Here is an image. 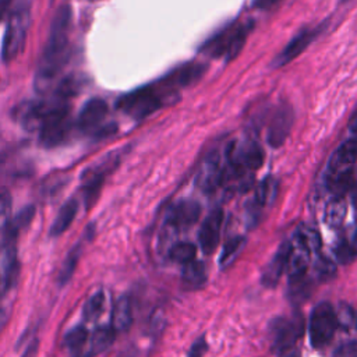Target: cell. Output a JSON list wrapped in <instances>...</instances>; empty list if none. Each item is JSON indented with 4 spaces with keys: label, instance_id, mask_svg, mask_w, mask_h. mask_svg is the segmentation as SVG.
I'll list each match as a JSON object with an SVG mask.
<instances>
[{
    "label": "cell",
    "instance_id": "39",
    "mask_svg": "<svg viewBox=\"0 0 357 357\" xmlns=\"http://www.w3.org/2000/svg\"><path fill=\"white\" fill-rule=\"evenodd\" d=\"M8 6H10V0H0V21L6 15V13L8 10Z\"/></svg>",
    "mask_w": 357,
    "mask_h": 357
},
{
    "label": "cell",
    "instance_id": "38",
    "mask_svg": "<svg viewBox=\"0 0 357 357\" xmlns=\"http://www.w3.org/2000/svg\"><path fill=\"white\" fill-rule=\"evenodd\" d=\"M349 130L353 132V134H357V106L356 109L353 110L351 116H350V120H349Z\"/></svg>",
    "mask_w": 357,
    "mask_h": 357
},
{
    "label": "cell",
    "instance_id": "11",
    "mask_svg": "<svg viewBox=\"0 0 357 357\" xmlns=\"http://www.w3.org/2000/svg\"><path fill=\"white\" fill-rule=\"evenodd\" d=\"M222 225H223V211L220 208L211 211L208 216L204 219L198 231V240L205 254H212L216 250L220 238Z\"/></svg>",
    "mask_w": 357,
    "mask_h": 357
},
{
    "label": "cell",
    "instance_id": "44",
    "mask_svg": "<svg viewBox=\"0 0 357 357\" xmlns=\"http://www.w3.org/2000/svg\"><path fill=\"white\" fill-rule=\"evenodd\" d=\"M354 324H356V326H357V317H356V321H354Z\"/></svg>",
    "mask_w": 357,
    "mask_h": 357
},
{
    "label": "cell",
    "instance_id": "21",
    "mask_svg": "<svg viewBox=\"0 0 357 357\" xmlns=\"http://www.w3.org/2000/svg\"><path fill=\"white\" fill-rule=\"evenodd\" d=\"M116 331L112 326L98 328L89 337V353L92 356L106 351L114 342Z\"/></svg>",
    "mask_w": 357,
    "mask_h": 357
},
{
    "label": "cell",
    "instance_id": "16",
    "mask_svg": "<svg viewBox=\"0 0 357 357\" xmlns=\"http://www.w3.org/2000/svg\"><path fill=\"white\" fill-rule=\"evenodd\" d=\"M201 213V206L194 201H181L167 213V223L174 229H187L192 226Z\"/></svg>",
    "mask_w": 357,
    "mask_h": 357
},
{
    "label": "cell",
    "instance_id": "41",
    "mask_svg": "<svg viewBox=\"0 0 357 357\" xmlns=\"http://www.w3.org/2000/svg\"><path fill=\"white\" fill-rule=\"evenodd\" d=\"M351 198H353V205L357 208V185L351 190Z\"/></svg>",
    "mask_w": 357,
    "mask_h": 357
},
{
    "label": "cell",
    "instance_id": "14",
    "mask_svg": "<svg viewBox=\"0 0 357 357\" xmlns=\"http://www.w3.org/2000/svg\"><path fill=\"white\" fill-rule=\"evenodd\" d=\"M107 114V103L103 99L99 98H92L85 105L78 113L77 119V127L82 131H91V130H98L100 123Z\"/></svg>",
    "mask_w": 357,
    "mask_h": 357
},
{
    "label": "cell",
    "instance_id": "35",
    "mask_svg": "<svg viewBox=\"0 0 357 357\" xmlns=\"http://www.w3.org/2000/svg\"><path fill=\"white\" fill-rule=\"evenodd\" d=\"M206 350H208V343H206L205 337L202 336V337H199L198 340L194 342V344L191 346L187 357H202Z\"/></svg>",
    "mask_w": 357,
    "mask_h": 357
},
{
    "label": "cell",
    "instance_id": "5",
    "mask_svg": "<svg viewBox=\"0 0 357 357\" xmlns=\"http://www.w3.org/2000/svg\"><path fill=\"white\" fill-rule=\"evenodd\" d=\"M337 325L336 311L328 301L315 305L308 322V336L311 346L314 349H321L328 344L332 340Z\"/></svg>",
    "mask_w": 357,
    "mask_h": 357
},
{
    "label": "cell",
    "instance_id": "37",
    "mask_svg": "<svg viewBox=\"0 0 357 357\" xmlns=\"http://www.w3.org/2000/svg\"><path fill=\"white\" fill-rule=\"evenodd\" d=\"M38 347H39V342H38V340L31 342V343L26 346V349L24 350V353H22L21 357H35L36 353H38Z\"/></svg>",
    "mask_w": 357,
    "mask_h": 357
},
{
    "label": "cell",
    "instance_id": "34",
    "mask_svg": "<svg viewBox=\"0 0 357 357\" xmlns=\"http://www.w3.org/2000/svg\"><path fill=\"white\" fill-rule=\"evenodd\" d=\"M333 357H357V342L343 343L335 350Z\"/></svg>",
    "mask_w": 357,
    "mask_h": 357
},
{
    "label": "cell",
    "instance_id": "3",
    "mask_svg": "<svg viewBox=\"0 0 357 357\" xmlns=\"http://www.w3.org/2000/svg\"><path fill=\"white\" fill-rule=\"evenodd\" d=\"M252 21L230 25L205 45V52H209L213 57H225L227 61L233 60L244 46L248 33L252 31Z\"/></svg>",
    "mask_w": 357,
    "mask_h": 357
},
{
    "label": "cell",
    "instance_id": "1",
    "mask_svg": "<svg viewBox=\"0 0 357 357\" xmlns=\"http://www.w3.org/2000/svg\"><path fill=\"white\" fill-rule=\"evenodd\" d=\"M73 11L68 4H61L53 17L47 42L45 45L36 75L35 85L38 91H45L56 75L66 66L70 56V31Z\"/></svg>",
    "mask_w": 357,
    "mask_h": 357
},
{
    "label": "cell",
    "instance_id": "28",
    "mask_svg": "<svg viewBox=\"0 0 357 357\" xmlns=\"http://www.w3.org/2000/svg\"><path fill=\"white\" fill-rule=\"evenodd\" d=\"M195 254H197V247L192 243H187V241L176 243L169 251L170 259L183 265L194 261Z\"/></svg>",
    "mask_w": 357,
    "mask_h": 357
},
{
    "label": "cell",
    "instance_id": "26",
    "mask_svg": "<svg viewBox=\"0 0 357 357\" xmlns=\"http://www.w3.org/2000/svg\"><path fill=\"white\" fill-rule=\"evenodd\" d=\"M346 215H347V205L342 197H337L336 199L329 202V205L326 206L325 222L326 225L336 227L343 223Z\"/></svg>",
    "mask_w": 357,
    "mask_h": 357
},
{
    "label": "cell",
    "instance_id": "24",
    "mask_svg": "<svg viewBox=\"0 0 357 357\" xmlns=\"http://www.w3.org/2000/svg\"><path fill=\"white\" fill-rule=\"evenodd\" d=\"M181 278H183L184 283H187L192 287H198V286L204 284L206 280L204 264L199 261H195V259L185 264L183 268V272H181Z\"/></svg>",
    "mask_w": 357,
    "mask_h": 357
},
{
    "label": "cell",
    "instance_id": "23",
    "mask_svg": "<svg viewBox=\"0 0 357 357\" xmlns=\"http://www.w3.org/2000/svg\"><path fill=\"white\" fill-rule=\"evenodd\" d=\"M33 215H35V208L32 205H28L24 209H21L8 222V225L6 227V240H7V243H11V240H14L17 233L31 223V220L33 219Z\"/></svg>",
    "mask_w": 357,
    "mask_h": 357
},
{
    "label": "cell",
    "instance_id": "10",
    "mask_svg": "<svg viewBox=\"0 0 357 357\" xmlns=\"http://www.w3.org/2000/svg\"><path fill=\"white\" fill-rule=\"evenodd\" d=\"M223 173H225V167L222 166V159L219 153L212 152L204 159L202 165L198 169L197 178H195L197 185L202 191L211 192L222 184Z\"/></svg>",
    "mask_w": 357,
    "mask_h": 357
},
{
    "label": "cell",
    "instance_id": "45",
    "mask_svg": "<svg viewBox=\"0 0 357 357\" xmlns=\"http://www.w3.org/2000/svg\"><path fill=\"white\" fill-rule=\"evenodd\" d=\"M0 286H1V276H0Z\"/></svg>",
    "mask_w": 357,
    "mask_h": 357
},
{
    "label": "cell",
    "instance_id": "30",
    "mask_svg": "<svg viewBox=\"0 0 357 357\" xmlns=\"http://www.w3.org/2000/svg\"><path fill=\"white\" fill-rule=\"evenodd\" d=\"M103 307H105V294L102 290H99L95 294H92L85 303L82 310L84 318L86 321H95L102 314Z\"/></svg>",
    "mask_w": 357,
    "mask_h": 357
},
{
    "label": "cell",
    "instance_id": "43",
    "mask_svg": "<svg viewBox=\"0 0 357 357\" xmlns=\"http://www.w3.org/2000/svg\"><path fill=\"white\" fill-rule=\"evenodd\" d=\"M74 357H93V356H92L89 351H86V353H82V351H81V353H77Z\"/></svg>",
    "mask_w": 357,
    "mask_h": 357
},
{
    "label": "cell",
    "instance_id": "13",
    "mask_svg": "<svg viewBox=\"0 0 357 357\" xmlns=\"http://www.w3.org/2000/svg\"><path fill=\"white\" fill-rule=\"evenodd\" d=\"M322 26H317L314 29L311 28H307V29H303L301 32H298L283 49L282 52L275 57L273 60V64L276 67H280V66H284L287 63H290L293 59H296L297 56H300L304 49H307L312 40L318 36L319 31H321Z\"/></svg>",
    "mask_w": 357,
    "mask_h": 357
},
{
    "label": "cell",
    "instance_id": "40",
    "mask_svg": "<svg viewBox=\"0 0 357 357\" xmlns=\"http://www.w3.org/2000/svg\"><path fill=\"white\" fill-rule=\"evenodd\" d=\"M350 245L353 247V250H354L356 254H357V230H356L354 234H353V238H351V241H350Z\"/></svg>",
    "mask_w": 357,
    "mask_h": 357
},
{
    "label": "cell",
    "instance_id": "19",
    "mask_svg": "<svg viewBox=\"0 0 357 357\" xmlns=\"http://www.w3.org/2000/svg\"><path fill=\"white\" fill-rule=\"evenodd\" d=\"M357 162V138L343 142L329 159V170L337 172L347 169Z\"/></svg>",
    "mask_w": 357,
    "mask_h": 357
},
{
    "label": "cell",
    "instance_id": "2",
    "mask_svg": "<svg viewBox=\"0 0 357 357\" xmlns=\"http://www.w3.org/2000/svg\"><path fill=\"white\" fill-rule=\"evenodd\" d=\"M166 98H169V95L165 93L155 82L139 86L123 95L116 102V106L117 109L134 119H142L162 107Z\"/></svg>",
    "mask_w": 357,
    "mask_h": 357
},
{
    "label": "cell",
    "instance_id": "27",
    "mask_svg": "<svg viewBox=\"0 0 357 357\" xmlns=\"http://www.w3.org/2000/svg\"><path fill=\"white\" fill-rule=\"evenodd\" d=\"M79 255H81V244H75L70 251L68 254L66 255V259L61 265V269L59 272V276H57V280L60 284H64L70 280L71 275L74 273L75 268H77V264H78V259H79Z\"/></svg>",
    "mask_w": 357,
    "mask_h": 357
},
{
    "label": "cell",
    "instance_id": "46",
    "mask_svg": "<svg viewBox=\"0 0 357 357\" xmlns=\"http://www.w3.org/2000/svg\"><path fill=\"white\" fill-rule=\"evenodd\" d=\"M342 1H346V0H342Z\"/></svg>",
    "mask_w": 357,
    "mask_h": 357
},
{
    "label": "cell",
    "instance_id": "33",
    "mask_svg": "<svg viewBox=\"0 0 357 357\" xmlns=\"http://www.w3.org/2000/svg\"><path fill=\"white\" fill-rule=\"evenodd\" d=\"M356 255H357V254H356V251L353 250V247L350 245V243H342V244H339L337 248H336L337 261L342 262V264L350 262Z\"/></svg>",
    "mask_w": 357,
    "mask_h": 357
},
{
    "label": "cell",
    "instance_id": "17",
    "mask_svg": "<svg viewBox=\"0 0 357 357\" xmlns=\"http://www.w3.org/2000/svg\"><path fill=\"white\" fill-rule=\"evenodd\" d=\"M132 324V303L128 296H121L113 305L110 326L116 332L127 331Z\"/></svg>",
    "mask_w": 357,
    "mask_h": 357
},
{
    "label": "cell",
    "instance_id": "8",
    "mask_svg": "<svg viewBox=\"0 0 357 357\" xmlns=\"http://www.w3.org/2000/svg\"><path fill=\"white\" fill-rule=\"evenodd\" d=\"M205 71V66L201 63H187L167 75H165L162 79H159L156 84L169 95L174 93L178 88H184L195 81H198Z\"/></svg>",
    "mask_w": 357,
    "mask_h": 357
},
{
    "label": "cell",
    "instance_id": "12",
    "mask_svg": "<svg viewBox=\"0 0 357 357\" xmlns=\"http://www.w3.org/2000/svg\"><path fill=\"white\" fill-rule=\"evenodd\" d=\"M294 123V113L289 105H282L272 116L271 123L268 126V142L272 146H280Z\"/></svg>",
    "mask_w": 357,
    "mask_h": 357
},
{
    "label": "cell",
    "instance_id": "20",
    "mask_svg": "<svg viewBox=\"0 0 357 357\" xmlns=\"http://www.w3.org/2000/svg\"><path fill=\"white\" fill-rule=\"evenodd\" d=\"M77 212H78V201L75 198H70L68 201H66L61 205V208L59 209V212L50 226V236L63 234L71 226Z\"/></svg>",
    "mask_w": 357,
    "mask_h": 357
},
{
    "label": "cell",
    "instance_id": "4",
    "mask_svg": "<svg viewBox=\"0 0 357 357\" xmlns=\"http://www.w3.org/2000/svg\"><path fill=\"white\" fill-rule=\"evenodd\" d=\"M29 22H31L29 7L26 4L24 6L21 4L11 13L7 22L6 32H4L3 46H1V56L4 61L14 60L21 52L25 43Z\"/></svg>",
    "mask_w": 357,
    "mask_h": 357
},
{
    "label": "cell",
    "instance_id": "15",
    "mask_svg": "<svg viewBox=\"0 0 357 357\" xmlns=\"http://www.w3.org/2000/svg\"><path fill=\"white\" fill-rule=\"evenodd\" d=\"M291 254V243L284 241L280 244L278 251L275 252L272 261L268 264L262 273V283L268 287H273L280 280L283 272L287 268V262Z\"/></svg>",
    "mask_w": 357,
    "mask_h": 357
},
{
    "label": "cell",
    "instance_id": "7",
    "mask_svg": "<svg viewBox=\"0 0 357 357\" xmlns=\"http://www.w3.org/2000/svg\"><path fill=\"white\" fill-rule=\"evenodd\" d=\"M264 163V152L255 142L240 144L229 151V167L240 174H251Z\"/></svg>",
    "mask_w": 357,
    "mask_h": 357
},
{
    "label": "cell",
    "instance_id": "25",
    "mask_svg": "<svg viewBox=\"0 0 357 357\" xmlns=\"http://www.w3.org/2000/svg\"><path fill=\"white\" fill-rule=\"evenodd\" d=\"M278 194V181L272 177H266L255 190V204L258 206H265L269 205L275 201Z\"/></svg>",
    "mask_w": 357,
    "mask_h": 357
},
{
    "label": "cell",
    "instance_id": "9",
    "mask_svg": "<svg viewBox=\"0 0 357 357\" xmlns=\"http://www.w3.org/2000/svg\"><path fill=\"white\" fill-rule=\"evenodd\" d=\"M117 163V159H109V160H102L100 163L86 169L82 174V195H84V201L86 204V206H91L99 192L100 188L105 183V178L107 176V173L113 169V165Z\"/></svg>",
    "mask_w": 357,
    "mask_h": 357
},
{
    "label": "cell",
    "instance_id": "36",
    "mask_svg": "<svg viewBox=\"0 0 357 357\" xmlns=\"http://www.w3.org/2000/svg\"><path fill=\"white\" fill-rule=\"evenodd\" d=\"M280 1L282 0H254V7L259 8V10H266V8L276 6Z\"/></svg>",
    "mask_w": 357,
    "mask_h": 357
},
{
    "label": "cell",
    "instance_id": "42",
    "mask_svg": "<svg viewBox=\"0 0 357 357\" xmlns=\"http://www.w3.org/2000/svg\"><path fill=\"white\" fill-rule=\"evenodd\" d=\"M282 356L280 357H296V353H294V350L291 349V350H287V351H284V353H280Z\"/></svg>",
    "mask_w": 357,
    "mask_h": 357
},
{
    "label": "cell",
    "instance_id": "18",
    "mask_svg": "<svg viewBox=\"0 0 357 357\" xmlns=\"http://www.w3.org/2000/svg\"><path fill=\"white\" fill-rule=\"evenodd\" d=\"M357 185V170L347 167L337 172H331L328 187L329 190L336 194V197H343Z\"/></svg>",
    "mask_w": 357,
    "mask_h": 357
},
{
    "label": "cell",
    "instance_id": "6",
    "mask_svg": "<svg viewBox=\"0 0 357 357\" xmlns=\"http://www.w3.org/2000/svg\"><path fill=\"white\" fill-rule=\"evenodd\" d=\"M304 325L301 318H278L271 325V337H272V346L276 351L284 353L287 350H291L298 340V337L303 335Z\"/></svg>",
    "mask_w": 357,
    "mask_h": 357
},
{
    "label": "cell",
    "instance_id": "29",
    "mask_svg": "<svg viewBox=\"0 0 357 357\" xmlns=\"http://www.w3.org/2000/svg\"><path fill=\"white\" fill-rule=\"evenodd\" d=\"M88 331L85 326L82 325H78V326H74L73 329H70L66 335H64V339H63V344L70 349V350H74V351H78L81 350V347L85 344V342L88 340Z\"/></svg>",
    "mask_w": 357,
    "mask_h": 357
},
{
    "label": "cell",
    "instance_id": "22",
    "mask_svg": "<svg viewBox=\"0 0 357 357\" xmlns=\"http://www.w3.org/2000/svg\"><path fill=\"white\" fill-rule=\"evenodd\" d=\"M294 245L304 248L308 252L312 251H318L319 245H321V240H319V234L317 233L315 229L310 227V226H300L296 233H294V238L291 241Z\"/></svg>",
    "mask_w": 357,
    "mask_h": 357
},
{
    "label": "cell",
    "instance_id": "32",
    "mask_svg": "<svg viewBox=\"0 0 357 357\" xmlns=\"http://www.w3.org/2000/svg\"><path fill=\"white\" fill-rule=\"evenodd\" d=\"M314 271H315V275H317L319 279H331V278L335 275L336 268H335V265H333L332 261H329V259L325 258V257H321V258H318V261L315 262Z\"/></svg>",
    "mask_w": 357,
    "mask_h": 357
},
{
    "label": "cell",
    "instance_id": "31",
    "mask_svg": "<svg viewBox=\"0 0 357 357\" xmlns=\"http://www.w3.org/2000/svg\"><path fill=\"white\" fill-rule=\"evenodd\" d=\"M244 243H245V240H244L243 237H240V236L230 238V240L225 244V247H223V250H222V254H220V258H219L220 266L225 268V266L230 265L231 261L236 258V255H237V254L241 251V248L244 247Z\"/></svg>",
    "mask_w": 357,
    "mask_h": 357
}]
</instances>
